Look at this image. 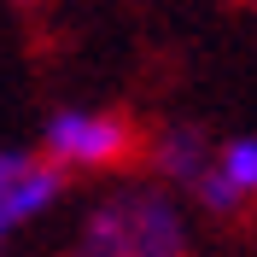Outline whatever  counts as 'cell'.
Wrapping results in <instances>:
<instances>
[{
    "label": "cell",
    "instance_id": "cell-6",
    "mask_svg": "<svg viewBox=\"0 0 257 257\" xmlns=\"http://www.w3.org/2000/svg\"><path fill=\"white\" fill-rule=\"evenodd\" d=\"M18 6H35V0H18Z\"/></svg>",
    "mask_w": 257,
    "mask_h": 257
},
{
    "label": "cell",
    "instance_id": "cell-7",
    "mask_svg": "<svg viewBox=\"0 0 257 257\" xmlns=\"http://www.w3.org/2000/svg\"><path fill=\"white\" fill-rule=\"evenodd\" d=\"M245 6H251V12H257V0H245Z\"/></svg>",
    "mask_w": 257,
    "mask_h": 257
},
{
    "label": "cell",
    "instance_id": "cell-2",
    "mask_svg": "<svg viewBox=\"0 0 257 257\" xmlns=\"http://www.w3.org/2000/svg\"><path fill=\"white\" fill-rule=\"evenodd\" d=\"M35 152L53 170H64V176H99V170H123L135 152H146V141L123 111H105V105H59L41 123V146Z\"/></svg>",
    "mask_w": 257,
    "mask_h": 257
},
{
    "label": "cell",
    "instance_id": "cell-1",
    "mask_svg": "<svg viewBox=\"0 0 257 257\" xmlns=\"http://www.w3.org/2000/svg\"><path fill=\"white\" fill-rule=\"evenodd\" d=\"M193 205L164 181H117L88 199L64 257H193Z\"/></svg>",
    "mask_w": 257,
    "mask_h": 257
},
{
    "label": "cell",
    "instance_id": "cell-5",
    "mask_svg": "<svg viewBox=\"0 0 257 257\" xmlns=\"http://www.w3.org/2000/svg\"><path fill=\"white\" fill-rule=\"evenodd\" d=\"M210 164H216V141H210L199 123H164L152 141H146V170L152 181H164L170 193L193 199L199 181L210 176Z\"/></svg>",
    "mask_w": 257,
    "mask_h": 257
},
{
    "label": "cell",
    "instance_id": "cell-3",
    "mask_svg": "<svg viewBox=\"0 0 257 257\" xmlns=\"http://www.w3.org/2000/svg\"><path fill=\"white\" fill-rule=\"evenodd\" d=\"M64 170H53L30 146H0V257L12 251L18 234H30L35 222H47L64 199Z\"/></svg>",
    "mask_w": 257,
    "mask_h": 257
},
{
    "label": "cell",
    "instance_id": "cell-4",
    "mask_svg": "<svg viewBox=\"0 0 257 257\" xmlns=\"http://www.w3.org/2000/svg\"><path fill=\"white\" fill-rule=\"evenodd\" d=\"M205 216H240L257 205V135H222L216 141V164L187 199Z\"/></svg>",
    "mask_w": 257,
    "mask_h": 257
}]
</instances>
